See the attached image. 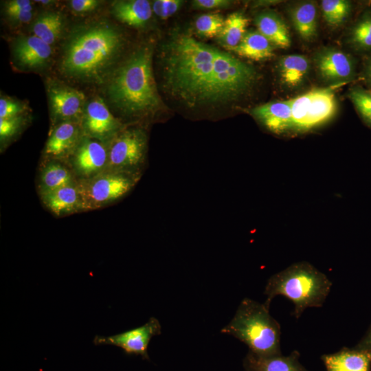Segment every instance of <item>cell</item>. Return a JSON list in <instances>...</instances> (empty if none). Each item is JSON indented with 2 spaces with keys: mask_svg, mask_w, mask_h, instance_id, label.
<instances>
[{
  "mask_svg": "<svg viewBox=\"0 0 371 371\" xmlns=\"http://www.w3.org/2000/svg\"><path fill=\"white\" fill-rule=\"evenodd\" d=\"M257 77L250 65L190 36H179L167 47L166 84L189 105L236 100L251 90Z\"/></svg>",
  "mask_w": 371,
  "mask_h": 371,
  "instance_id": "6da1fadb",
  "label": "cell"
},
{
  "mask_svg": "<svg viewBox=\"0 0 371 371\" xmlns=\"http://www.w3.org/2000/svg\"><path fill=\"white\" fill-rule=\"evenodd\" d=\"M122 43L120 33L106 23L80 28L71 35L65 46L60 71L79 80L100 82L111 71Z\"/></svg>",
  "mask_w": 371,
  "mask_h": 371,
  "instance_id": "7a4b0ae2",
  "label": "cell"
},
{
  "mask_svg": "<svg viewBox=\"0 0 371 371\" xmlns=\"http://www.w3.org/2000/svg\"><path fill=\"white\" fill-rule=\"evenodd\" d=\"M153 50L143 46L134 52L110 77L107 95L111 103L128 115H145L161 104L152 67Z\"/></svg>",
  "mask_w": 371,
  "mask_h": 371,
  "instance_id": "3957f363",
  "label": "cell"
},
{
  "mask_svg": "<svg viewBox=\"0 0 371 371\" xmlns=\"http://www.w3.org/2000/svg\"><path fill=\"white\" fill-rule=\"evenodd\" d=\"M332 286L327 276L306 262L294 263L270 277L264 294L269 308L272 300L282 295L294 304L292 315L298 319L309 307H321Z\"/></svg>",
  "mask_w": 371,
  "mask_h": 371,
  "instance_id": "277c9868",
  "label": "cell"
},
{
  "mask_svg": "<svg viewBox=\"0 0 371 371\" xmlns=\"http://www.w3.org/2000/svg\"><path fill=\"white\" fill-rule=\"evenodd\" d=\"M245 343L249 351L260 356L281 355L280 324L265 304L248 297L240 303L232 319L221 329Z\"/></svg>",
  "mask_w": 371,
  "mask_h": 371,
  "instance_id": "5b68a950",
  "label": "cell"
},
{
  "mask_svg": "<svg viewBox=\"0 0 371 371\" xmlns=\"http://www.w3.org/2000/svg\"><path fill=\"white\" fill-rule=\"evenodd\" d=\"M139 174L106 169L91 177L77 179L82 211L103 207L119 200L135 186Z\"/></svg>",
  "mask_w": 371,
  "mask_h": 371,
  "instance_id": "8992f818",
  "label": "cell"
},
{
  "mask_svg": "<svg viewBox=\"0 0 371 371\" xmlns=\"http://www.w3.org/2000/svg\"><path fill=\"white\" fill-rule=\"evenodd\" d=\"M335 88H314L289 99L292 112V134L317 128L334 117L338 109Z\"/></svg>",
  "mask_w": 371,
  "mask_h": 371,
  "instance_id": "52a82bcc",
  "label": "cell"
},
{
  "mask_svg": "<svg viewBox=\"0 0 371 371\" xmlns=\"http://www.w3.org/2000/svg\"><path fill=\"white\" fill-rule=\"evenodd\" d=\"M146 148V136L138 128H131L116 135L108 148L106 169L139 172Z\"/></svg>",
  "mask_w": 371,
  "mask_h": 371,
  "instance_id": "ba28073f",
  "label": "cell"
},
{
  "mask_svg": "<svg viewBox=\"0 0 371 371\" xmlns=\"http://www.w3.org/2000/svg\"><path fill=\"white\" fill-rule=\"evenodd\" d=\"M161 332V326L159 320L153 317L144 325L121 333L110 336L95 335L93 342L95 346H115L122 348L126 355H140L144 359L148 360L149 342Z\"/></svg>",
  "mask_w": 371,
  "mask_h": 371,
  "instance_id": "9c48e42d",
  "label": "cell"
},
{
  "mask_svg": "<svg viewBox=\"0 0 371 371\" xmlns=\"http://www.w3.org/2000/svg\"><path fill=\"white\" fill-rule=\"evenodd\" d=\"M314 63L319 76L331 85H343L355 75L352 58L343 51L334 47H323L314 55Z\"/></svg>",
  "mask_w": 371,
  "mask_h": 371,
  "instance_id": "30bf717a",
  "label": "cell"
},
{
  "mask_svg": "<svg viewBox=\"0 0 371 371\" xmlns=\"http://www.w3.org/2000/svg\"><path fill=\"white\" fill-rule=\"evenodd\" d=\"M108 165V148L99 140L89 137L81 139L71 155L73 172L78 179L100 173Z\"/></svg>",
  "mask_w": 371,
  "mask_h": 371,
  "instance_id": "8fae6325",
  "label": "cell"
},
{
  "mask_svg": "<svg viewBox=\"0 0 371 371\" xmlns=\"http://www.w3.org/2000/svg\"><path fill=\"white\" fill-rule=\"evenodd\" d=\"M120 123L100 98L91 100L87 106L82 128L87 137L100 142L115 136Z\"/></svg>",
  "mask_w": 371,
  "mask_h": 371,
  "instance_id": "7c38bea8",
  "label": "cell"
},
{
  "mask_svg": "<svg viewBox=\"0 0 371 371\" xmlns=\"http://www.w3.org/2000/svg\"><path fill=\"white\" fill-rule=\"evenodd\" d=\"M251 113L271 133L278 135H291L293 123L289 100L257 106L251 109Z\"/></svg>",
  "mask_w": 371,
  "mask_h": 371,
  "instance_id": "4fadbf2b",
  "label": "cell"
},
{
  "mask_svg": "<svg viewBox=\"0 0 371 371\" xmlns=\"http://www.w3.org/2000/svg\"><path fill=\"white\" fill-rule=\"evenodd\" d=\"M80 139V128L75 121L60 123L47 141L45 153L55 159L71 156Z\"/></svg>",
  "mask_w": 371,
  "mask_h": 371,
  "instance_id": "5bb4252c",
  "label": "cell"
},
{
  "mask_svg": "<svg viewBox=\"0 0 371 371\" xmlns=\"http://www.w3.org/2000/svg\"><path fill=\"white\" fill-rule=\"evenodd\" d=\"M326 371H370L371 350L342 348L337 352L323 355Z\"/></svg>",
  "mask_w": 371,
  "mask_h": 371,
  "instance_id": "9a60e30c",
  "label": "cell"
},
{
  "mask_svg": "<svg viewBox=\"0 0 371 371\" xmlns=\"http://www.w3.org/2000/svg\"><path fill=\"white\" fill-rule=\"evenodd\" d=\"M51 54V45L34 35L19 38L14 47L16 60L27 69L41 67L48 61Z\"/></svg>",
  "mask_w": 371,
  "mask_h": 371,
  "instance_id": "2e32d148",
  "label": "cell"
},
{
  "mask_svg": "<svg viewBox=\"0 0 371 371\" xmlns=\"http://www.w3.org/2000/svg\"><path fill=\"white\" fill-rule=\"evenodd\" d=\"M49 98L53 114L61 122L74 121L82 113L85 95L78 90L54 87L50 90Z\"/></svg>",
  "mask_w": 371,
  "mask_h": 371,
  "instance_id": "e0dca14e",
  "label": "cell"
},
{
  "mask_svg": "<svg viewBox=\"0 0 371 371\" xmlns=\"http://www.w3.org/2000/svg\"><path fill=\"white\" fill-rule=\"evenodd\" d=\"M299 357L297 350L288 356H260L249 350L243 366L245 371H308L300 363Z\"/></svg>",
  "mask_w": 371,
  "mask_h": 371,
  "instance_id": "ac0fdd59",
  "label": "cell"
},
{
  "mask_svg": "<svg viewBox=\"0 0 371 371\" xmlns=\"http://www.w3.org/2000/svg\"><path fill=\"white\" fill-rule=\"evenodd\" d=\"M45 206L57 216L82 211L77 183L41 195Z\"/></svg>",
  "mask_w": 371,
  "mask_h": 371,
  "instance_id": "d6986e66",
  "label": "cell"
},
{
  "mask_svg": "<svg viewBox=\"0 0 371 371\" xmlns=\"http://www.w3.org/2000/svg\"><path fill=\"white\" fill-rule=\"evenodd\" d=\"M257 30L266 37L273 45L286 49L291 41L288 27L283 19L275 11L264 10L255 16Z\"/></svg>",
  "mask_w": 371,
  "mask_h": 371,
  "instance_id": "ffe728a7",
  "label": "cell"
},
{
  "mask_svg": "<svg viewBox=\"0 0 371 371\" xmlns=\"http://www.w3.org/2000/svg\"><path fill=\"white\" fill-rule=\"evenodd\" d=\"M292 24L299 36L306 42L317 36V14L315 2L301 1L288 10Z\"/></svg>",
  "mask_w": 371,
  "mask_h": 371,
  "instance_id": "44dd1931",
  "label": "cell"
},
{
  "mask_svg": "<svg viewBox=\"0 0 371 371\" xmlns=\"http://www.w3.org/2000/svg\"><path fill=\"white\" fill-rule=\"evenodd\" d=\"M278 69L281 82L286 87L296 88L307 78L310 61L304 55H286L279 60Z\"/></svg>",
  "mask_w": 371,
  "mask_h": 371,
  "instance_id": "7402d4cb",
  "label": "cell"
},
{
  "mask_svg": "<svg viewBox=\"0 0 371 371\" xmlns=\"http://www.w3.org/2000/svg\"><path fill=\"white\" fill-rule=\"evenodd\" d=\"M112 11L120 21L130 26L141 27L150 19L153 9L148 1L128 0L115 1Z\"/></svg>",
  "mask_w": 371,
  "mask_h": 371,
  "instance_id": "603a6c76",
  "label": "cell"
},
{
  "mask_svg": "<svg viewBox=\"0 0 371 371\" xmlns=\"http://www.w3.org/2000/svg\"><path fill=\"white\" fill-rule=\"evenodd\" d=\"M230 51L254 60L269 59L274 56L273 45L257 30L247 31L241 42Z\"/></svg>",
  "mask_w": 371,
  "mask_h": 371,
  "instance_id": "cb8c5ba5",
  "label": "cell"
},
{
  "mask_svg": "<svg viewBox=\"0 0 371 371\" xmlns=\"http://www.w3.org/2000/svg\"><path fill=\"white\" fill-rule=\"evenodd\" d=\"M76 183L77 179L73 171L58 161L52 160L47 163L41 170L38 190L41 195Z\"/></svg>",
  "mask_w": 371,
  "mask_h": 371,
  "instance_id": "d4e9b609",
  "label": "cell"
},
{
  "mask_svg": "<svg viewBox=\"0 0 371 371\" xmlns=\"http://www.w3.org/2000/svg\"><path fill=\"white\" fill-rule=\"evenodd\" d=\"M249 19L240 12L229 14L224 21L223 27L217 36V41L228 50L236 47L247 32Z\"/></svg>",
  "mask_w": 371,
  "mask_h": 371,
  "instance_id": "484cf974",
  "label": "cell"
},
{
  "mask_svg": "<svg viewBox=\"0 0 371 371\" xmlns=\"http://www.w3.org/2000/svg\"><path fill=\"white\" fill-rule=\"evenodd\" d=\"M64 26V19L58 12H47L41 14L32 27L34 35L49 45L60 38Z\"/></svg>",
  "mask_w": 371,
  "mask_h": 371,
  "instance_id": "4316f807",
  "label": "cell"
},
{
  "mask_svg": "<svg viewBox=\"0 0 371 371\" xmlns=\"http://www.w3.org/2000/svg\"><path fill=\"white\" fill-rule=\"evenodd\" d=\"M348 42L356 50H371V11H367L350 30Z\"/></svg>",
  "mask_w": 371,
  "mask_h": 371,
  "instance_id": "83f0119b",
  "label": "cell"
},
{
  "mask_svg": "<svg viewBox=\"0 0 371 371\" xmlns=\"http://www.w3.org/2000/svg\"><path fill=\"white\" fill-rule=\"evenodd\" d=\"M321 10L327 24L337 27L348 19L351 11V3L346 0H322Z\"/></svg>",
  "mask_w": 371,
  "mask_h": 371,
  "instance_id": "f1b7e54d",
  "label": "cell"
},
{
  "mask_svg": "<svg viewBox=\"0 0 371 371\" xmlns=\"http://www.w3.org/2000/svg\"><path fill=\"white\" fill-rule=\"evenodd\" d=\"M348 96L363 121L371 128V90L355 86L349 89Z\"/></svg>",
  "mask_w": 371,
  "mask_h": 371,
  "instance_id": "f546056e",
  "label": "cell"
},
{
  "mask_svg": "<svg viewBox=\"0 0 371 371\" xmlns=\"http://www.w3.org/2000/svg\"><path fill=\"white\" fill-rule=\"evenodd\" d=\"M224 21L225 19L219 14H204L196 19L195 27L202 37H217L223 27Z\"/></svg>",
  "mask_w": 371,
  "mask_h": 371,
  "instance_id": "4dcf8cb0",
  "label": "cell"
},
{
  "mask_svg": "<svg viewBox=\"0 0 371 371\" xmlns=\"http://www.w3.org/2000/svg\"><path fill=\"white\" fill-rule=\"evenodd\" d=\"M183 3L180 0H156L153 1L152 9L161 19H167L176 13Z\"/></svg>",
  "mask_w": 371,
  "mask_h": 371,
  "instance_id": "1f68e13d",
  "label": "cell"
},
{
  "mask_svg": "<svg viewBox=\"0 0 371 371\" xmlns=\"http://www.w3.org/2000/svg\"><path fill=\"white\" fill-rule=\"evenodd\" d=\"M21 123V117L19 116L5 119L0 118L1 141L3 142L14 136L19 131Z\"/></svg>",
  "mask_w": 371,
  "mask_h": 371,
  "instance_id": "d6a6232c",
  "label": "cell"
},
{
  "mask_svg": "<svg viewBox=\"0 0 371 371\" xmlns=\"http://www.w3.org/2000/svg\"><path fill=\"white\" fill-rule=\"evenodd\" d=\"M23 111V106L17 102L1 98L0 118H10L19 116Z\"/></svg>",
  "mask_w": 371,
  "mask_h": 371,
  "instance_id": "836d02e7",
  "label": "cell"
},
{
  "mask_svg": "<svg viewBox=\"0 0 371 371\" xmlns=\"http://www.w3.org/2000/svg\"><path fill=\"white\" fill-rule=\"evenodd\" d=\"M232 2L228 0H194L192 5L196 10L225 9L229 7Z\"/></svg>",
  "mask_w": 371,
  "mask_h": 371,
  "instance_id": "e575fe53",
  "label": "cell"
},
{
  "mask_svg": "<svg viewBox=\"0 0 371 371\" xmlns=\"http://www.w3.org/2000/svg\"><path fill=\"white\" fill-rule=\"evenodd\" d=\"M100 3V1L95 0H72L70 6L74 12L83 13L95 10Z\"/></svg>",
  "mask_w": 371,
  "mask_h": 371,
  "instance_id": "d590c367",
  "label": "cell"
},
{
  "mask_svg": "<svg viewBox=\"0 0 371 371\" xmlns=\"http://www.w3.org/2000/svg\"><path fill=\"white\" fill-rule=\"evenodd\" d=\"M21 10L32 11L31 1L28 0H12L6 3V14Z\"/></svg>",
  "mask_w": 371,
  "mask_h": 371,
  "instance_id": "8d00e7d4",
  "label": "cell"
},
{
  "mask_svg": "<svg viewBox=\"0 0 371 371\" xmlns=\"http://www.w3.org/2000/svg\"><path fill=\"white\" fill-rule=\"evenodd\" d=\"M10 18L20 23H27L32 18V11L21 10L7 14Z\"/></svg>",
  "mask_w": 371,
  "mask_h": 371,
  "instance_id": "74e56055",
  "label": "cell"
},
{
  "mask_svg": "<svg viewBox=\"0 0 371 371\" xmlns=\"http://www.w3.org/2000/svg\"><path fill=\"white\" fill-rule=\"evenodd\" d=\"M355 348L359 350H371V324Z\"/></svg>",
  "mask_w": 371,
  "mask_h": 371,
  "instance_id": "f35d334b",
  "label": "cell"
},
{
  "mask_svg": "<svg viewBox=\"0 0 371 371\" xmlns=\"http://www.w3.org/2000/svg\"><path fill=\"white\" fill-rule=\"evenodd\" d=\"M365 78H366L367 84L371 89V58L368 60V61L367 62L366 65Z\"/></svg>",
  "mask_w": 371,
  "mask_h": 371,
  "instance_id": "ab89813d",
  "label": "cell"
},
{
  "mask_svg": "<svg viewBox=\"0 0 371 371\" xmlns=\"http://www.w3.org/2000/svg\"><path fill=\"white\" fill-rule=\"evenodd\" d=\"M36 2H40L41 3H43V4H48L51 1H36Z\"/></svg>",
  "mask_w": 371,
  "mask_h": 371,
  "instance_id": "60d3db41",
  "label": "cell"
}]
</instances>
